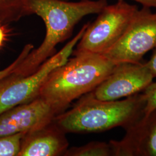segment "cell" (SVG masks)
I'll return each instance as SVG.
<instances>
[{
	"mask_svg": "<svg viewBox=\"0 0 156 156\" xmlns=\"http://www.w3.org/2000/svg\"><path fill=\"white\" fill-rule=\"evenodd\" d=\"M107 5V0H28L31 15L40 17L45 23L46 35L39 47L30 52L13 73L26 76L35 73L53 55L56 46L71 35L83 17L98 14Z\"/></svg>",
	"mask_w": 156,
	"mask_h": 156,
	"instance_id": "obj_1",
	"label": "cell"
},
{
	"mask_svg": "<svg viewBox=\"0 0 156 156\" xmlns=\"http://www.w3.org/2000/svg\"><path fill=\"white\" fill-rule=\"evenodd\" d=\"M143 94L146 101L144 115H146L156 109V82H152L144 91Z\"/></svg>",
	"mask_w": 156,
	"mask_h": 156,
	"instance_id": "obj_15",
	"label": "cell"
},
{
	"mask_svg": "<svg viewBox=\"0 0 156 156\" xmlns=\"http://www.w3.org/2000/svg\"><path fill=\"white\" fill-rule=\"evenodd\" d=\"M58 113L46 101L37 97L0 115V136L31 133L53 122Z\"/></svg>",
	"mask_w": 156,
	"mask_h": 156,
	"instance_id": "obj_8",
	"label": "cell"
},
{
	"mask_svg": "<svg viewBox=\"0 0 156 156\" xmlns=\"http://www.w3.org/2000/svg\"><path fill=\"white\" fill-rule=\"evenodd\" d=\"M146 66L149 68L151 73H152L154 78L156 77V48L153 53L150 60L145 62Z\"/></svg>",
	"mask_w": 156,
	"mask_h": 156,
	"instance_id": "obj_16",
	"label": "cell"
},
{
	"mask_svg": "<svg viewBox=\"0 0 156 156\" xmlns=\"http://www.w3.org/2000/svg\"><path fill=\"white\" fill-rule=\"evenodd\" d=\"M126 0H118L117 1H123ZM134 1L144 6L156 8V0H131Z\"/></svg>",
	"mask_w": 156,
	"mask_h": 156,
	"instance_id": "obj_17",
	"label": "cell"
},
{
	"mask_svg": "<svg viewBox=\"0 0 156 156\" xmlns=\"http://www.w3.org/2000/svg\"><path fill=\"white\" fill-rule=\"evenodd\" d=\"M64 134L65 132L56 123L53 124V122L42 128L26 134L23 138L18 156L64 155L68 146Z\"/></svg>",
	"mask_w": 156,
	"mask_h": 156,
	"instance_id": "obj_10",
	"label": "cell"
},
{
	"mask_svg": "<svg viewBox=\"0 0 156 156\" xmlns=\"http://www.w3.org/2000/svg\"><path fill=\"white\" fill-rule=\"evenodd\" d=\"M120 140H111L115 156H156V109L125 129Z\"/></svg>",
	"mask_w": 156,
	"mask_h": 156,
	"instance_id": "obj_9",
	"label": "cell"
},
{
	"mask_svg": "<svg viewBox=\"0 0 156 156\" xmlns=\"http://www.w3.org/2000/svg\"><path fill=\"white\" fill-rule=\"evenodd\" d=\"M143 93L123 100L102 101L89 93L71 109L57 115L56 125L65 133H91L122 127L126 129L144 115Z\"/></svg>",
	"mask_w": 156,
	"mask_h": 156,
	"instance_id": "obj_3",
	"label": "cell"
},
{
	"mask_svg": "<svg viewBox=\"0 0 156 156\" xmlns=\"http://www.w3.org/2000/svg\"><path fill=\"white\" fill-rule=\"evenodd\" d=\"M29 15L28 0H0V24L6 26Z\"/></svg>",
	"mask_w": 156,
	"mask_h": 156,
	"instance_id": "obj_11",
	"label": "cell"
},
{
	"mask_svg": "<svg viewBox=\"0 0 156 156\" xmlns=\"http://www.w3.org/2000/svg\"><path fill=\"white\" fill-rule=\"evenodd\" d=\"M6 37L5 25L0 24V48L3 45L4 41H5Z\"/></svg>",
	"mask_w": 156,
	"mask_h": 156,
	"instance_id": "obj_18",
	"label": "cell"
},
{
	"mask_svg": "<svg viewBox=\"0 0 156 156\" xmlns=\"http://www.w3.org/2000/svg\"><path fill=\"white\" fill-rule=\"evenodd\" d=\"M138 9V6L126 1L108 4L94 22L89 23L73 54L105 52L122 37Z\"/></svg>",
	"mask_w": 156,
	"mask_h": 156,
	"instance_id": "obj_5",
	"label": "cell"
},
{
	"mask_svg": "<svg viewBox=\"0 0 156 156\" xmlns=\"http://www.w3.org/2000/svg\"><path fill=\"white\" fill-rule=\"evenodd\" d=\"M88 25L89 23L85 24L73 39L44 62L35 73L26 76L13 73L0 81V115L38 97L39 90L48 75L68 60Z\"/></svg>",
	"mask_w": 156,
	"mask_h": 156,
	"instance_id": "obj_4",
	"label": "cell"
},
{
	"mask_svg": "<svg viewBox=\"0 0 156 156\" xmlns=\"http://www.w3.org/2000/svg\"><path fill=\"white\" fill-rule=\"evenodd\" d=\"M34 49V46L32 44H27L23 48L22 51L17 56L14 62H12L11 64L6 67L4 69L0 70V81L4 78L8 76L13 73L17 67L24 60V59L27 56L30 52Z\"/></svg>",
	"mask_w": 156,
	"mask_h": 156,
	"instance_id": "obj_14",
	"label": "cell"
},
{
	"mask_svg": "<svg viewBox=\"0 0 156 156\" xmlns=\"http://www.w3.org/2000/svg\"><path fill=\"white\" fill-rule=\"evenodd\" d=\"M154 78L145 63H120L90 93L100 100H118L144 91Z\"/></svg>",
	"mask_w": 156,
	"mask_h": 156,
	"instance_id": "obj_7",
	"label": "cell"
},
{
	"mask_svg": "<svg viewBox=\"0 0 156 156\" xmlns=\"http://www.w3.org/2000/svg\"><path fill=\"white\" fill-rule=\"evenodd\" d=\"M73 55L50 73L38 95L58 113L73 101L94 90L119 64L102 54Z\"/></svg>",
	"mask_w": 156,
	"mask_h": 156,
	"instance_id": "obj_2",
	"label": "cell"
},
{
	"mask_svg": "<svg viewBox=\"0 0 156 156\" xmlns=\"http://www.w3.org/2000/svg\"><path fill=\"white\" fill-rule=\"evenodd\" d=\"M64 156H113V151L109 142L107 144L93 142L80 147L67 149Z\"/></svg>",
	"mask_w": 156,
	"mask_h": 156,
	"instance_id": "obj_12",
	"label": "cell"
},
{
	"mask_svg": "<svg viewBox=\"0 0 156 156\" xmlns=\"http://www.w3.org/2000/svg\"><path fill=\"white\" fill-rule=\"evenodd\" d=\"M144 6L135 13L122 37L102 53L116 64L139 63L156 48V12Z\"/></svg>",
	"mask_w": 156,
	"mask_h": 156,
	"instance_id": "obj_6",
	"label": "cell"
},
{
	"mask_svg": "<svg viewBox=\"0 0 156 156\" xmlns=\"http://www.w3.org/2000/svg\"><path fill=\"white\" fill-rule=\"evenodd\" d=\"M26 133H17L0 136V156H18L23 138Z\"/></svg>",
	"mask_w": 156,
	"mask_h": 156,
	"instance_id": "obj_13",
	"label": "cell"
}]
</instances>
